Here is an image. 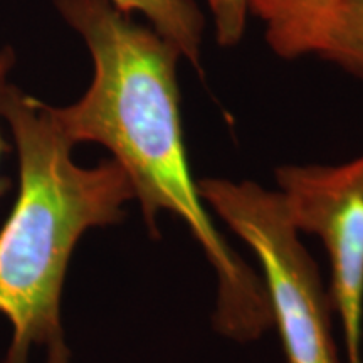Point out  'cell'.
<instances>
[{
	"label": "cell",
	"instance_id": "obj_1",
	"mask_svg": "<svg viewBox=\"0 0 363 363\" xmlns=\"http://www.w3.org/2000/svg\"><path fill=\"white\" fill-rule=\"evenodd\" d=\"M54 6L93 61L83 96L51 106L59 128L74 145L110 150L128 177L150 233L157 234L160 212L189 227L217 274V330L240 342L259 338L272 325L264 286L217 230L190 169L179 51L108 0H54Z\"/></svg>",
	"mask_w": 363,
	"mask_h": 363
},
{
	"label": "cell",
	"instance_id": "obj_2",
	"mask_svg": "<svg viewBox=\"0 0 363 363\" xmlns=\"http://www.w3.org/2000/svg\"><path fill=\"white\" fill-rule=\"evenodd\" d=\"M0 113L19 158V195L0 229V313L12 325L2 363H29L34 347L45 363H71L61 325L67 264L83 234L123 219L133 189L113 158L74 162L51 104L7 84Z\"/></svg>",
	"mask_w": 363,
	"mask_h": 363
},
{
	"label": "cell",
	"instance_id": "obj_3",
	"mask_svg": "<svg viewBox=\"0 0 363 363\" xmlns=\"http://www.w3.org/2000/svg\"><path fill=\"white\" fill-rule=\"evenodd\" d=\"M197 184L203 203L256 254L288 363H340L330 293L279 190L214 177Z\"/></svg>",
	"mask_w": 363,
	"mask_h": 363
},
{
	"label": "cell",
	"instance_id": "obj_4",
	"mask_svg": "<svg viewBox=\"0 0 363 363\" xmlns=\"http://www.w3.org/2000/svg\"><path fill=\"white\" fill-rule=\"evenodd\" d=\"M279 194L299 233L330 256V299L342 323L347 363H363V155L343 165H284Z\"/></svg>",
	"mask_w": 363,
	"mask_h": 363
},
{
	"label": "cell",
	"instance_id": "obj_5",
	"mask_svg": "<svg viewBox=\"0 0 363 363\" xmlns=\"http://www.w3.org/2000/svg\"><path fill=\"white\" fill-rule=\"evenodd\" d=\"M340 0H247L264 24L266 43L283 59L316 54Z\"/></svg>",
	"mask_w": 363,
	"mask_h": 363
},
{
	"label": "cell",
	"instance_id": "obj_6",
	"mask_svg": "<svg viewBox=\"0 0 363 363\" xmlns=\"http://www.w3.org/2000/svg\"><path fill=\"white\" fill-rule=\"evenodd\" d=\"M123 13H142L148 27L169 40L180 57L201 69L203 13L195 0H108Z\"/></svg>",
	"mask_w": 363,
	"mask_h": 363
},
{
	"label": "cell",
	"instance_id": "obj_7",
	"mask_svg": "<svg viewBox=\"0 0 363 363\" xmlns=\"http://www.w3.org/2000/svg\"><path fill=\"white\" fill-rule=\"evenodd\" d=\"M316 54L363 81V0H340Z\"/></svg>",
	"mask_w": 363,
	"mask_h": 363
},
{
	"label": "cell",
	"instance_id": "obj_8",
	"mask_svg": "<svg viewBox=\"0 0 363 363\" xmlns=\"http://www.w3.org/2000/svg\"><path fill=\"white\" fill-rule=\"evenodd\" d=\"M214 17L216 38L222 45H234L242 39L247 22V4L244 0H207Z\"/></svg>",
	"mask_w": 363,
	"mask_h": 363
},
{
	"label": "cell",
	"instance_id": "obj_9",
	"mask_svg": "<svg viewBox=\"0 0 363 363\" xmlns=\"http://www.w3.org/2000/svg\"><path fill=\"white\" fill-rule=\"evenodd\" d=\"M244 2H246V4H247V0H244Z\"/></svg>",
	"mask_w": 363,
	"mask_h": 363
}]
</instances>
